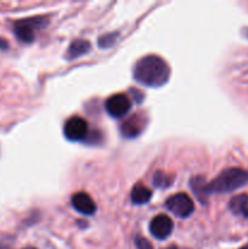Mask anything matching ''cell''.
Instances as JSON below:
<instances>
[{"label": "cell", "instance_id": "7a4b0ae2", "mask_svg": "<svg viewBox=\"0 0 248 249\" xmlns=\"http://www.w3.org/2000/svg\"><path fill=\"white\" fill-rule=\"evenodd\" d=\"M248 184V172L240 168L223 170L215 179L207 184V194H228Z\"/></svg>", "mask_w": 248, "mask_h": 249}, {"label": "cell", "instance_id": "52a82bcc", "mask_svg": "<svg viewBox=\"0 0 248 249\" xmlns=\"http://www.w3.org/2000/svg\"><path fill=\"white\" fill-rule=\"evenodd\" d=\"M173 229H174V225H173L172 219L165 214H158L150 223L151 235L157 240H165L169 237Z\"/></svg>", "mask_w": 248, "mask_h": 249}, {"label": "cell", "instance_id": "7c38bea8", "mask_svg": "<svg viewBox=\"0 0 248 249\" xmlns=\"http://www.w3.org/2000/svg\"><path fill=\"white\" fill-rule=\"evenodd\" d=\"M151 197H152V192H151V190L141 184H138L136 186H134L133 190H131L130 198L134 204L147 203V202L151 199Z\"/></svg>", "mask_w": 248, "mask_h": 249}, {"label": "cell", "instance_id": "5bb4252c", "mask_svg": "<svg viewBox=\"0 0 248 249\" xmlns=\"http://www.w3.org/2000/svg\"><path fill=\"white\" fill-rule=\"evenodd\" d=\"M153 185L158 189H165V187H169L172 184V179L169 178V175L164 174L163 172H156L153 175Z\"/></svg>", "mask_w": 248, "mask_h": 249}, {"label": "cell", "instance_id": "8992f818", "mask_svg": "<svg viewBox=\"0 0 248 249\" xmlns=\"http://www.w3.org/2000/svg\"><path fill=\"white\" fill-rule=\"evenodd\" d=\"M88 123L82 117H71L65 124L63 133L65 136L71 141H82L88 136Z\"/></svg>", "mask_w": 248, "mask_h": 249}, {"label": "cell", "instance_id": "277c9868", "mask_svg": "<svg viewBox=\"0 0 248 249\" xmlns=\"http://www.w3.org/2000/svg\"><path fill=\"white\" fill-rule=\"evenodd\" d=\"M165 207L177 218H189L195 212L194 202L186 194H177L169 197L165 202Z\"/></svg>", "mask_w": 248, "mask_h": 249}, {"label": "cell", "instance_id": "9a60e30c", "mask_svg": "<svg viewBox=\"0 0 248 249\" xmlns=\"http://www.w3.org/2000/svg\"><path fill=\"white\" fill-rule=\"evenodd\" d=\"M117 34L114 33H109V34H105V36H100L99 39V46L102 49H107L109 46L113 45L117 40Z\"/></svg>", "mask_w": 248, "mask_h": 249}, {"label": "cell", "instance_id": "8fae6325", "mask_svg": "<svg viewBox=\"0 0 248 249\" xmlns=\"http://www.w3.org/2000/svg\"><path fill=\"white\" fill-rule=\"evenodd\" d=\"M89 50H90L89 41L84 40V39H77V40H74L70 45L67 53H66V57H67L68 60H74V58H78L79 56L87 53Z\"/></svg>", "mask_w": 248, "mask_h": 249}, {"label": "cell", "instance_id": "2e32d148", "mask_svg": "<svg viewBox=\"0 0 248 249\" xmlns=\"http://www.w3.org/2000/svg\"><path fill=\"white\" fill-rule=\"evenodd\" d=\"M135 245H136V248H138V249H153L152 245H151V243L143 237L136 238Z\"/></svg>", "mask_w": 248, "mask_h": 249}, {"label": "cell", "instance_id": "3957f363", "mask_svg": "<svg viewBox=\"0 0 248 249\" xmlns=\"http://www.w3.org/2000/svg\"><path fill=\"white\" fill-rule=\"evenodd\" d=\"M44 18L41 17H33V18H23L16 21L14 23V33L19 41L24 44H29L35 38V29L44 23Z\"/></svg>", "mask_w": 248, "mask_h": 249}, {"label": "cell", "instance_id": "44dd1931", "mask_svg": "<svg viewBox=\"0 0 248 249\" xmlns=\"http://www.w3.org/2000/svg\"><path fill=\"white\" fill-rule=\"evenodd\" d=\"M24 249H34V248H32V247H28V248H24Z\"/></svg>", "mask_w": 248, "mask_h": 249}, {"label": "cell", "instance_id": "ffe728a7", "mask_svg": "<svg viewBox=\"0 0 248 249\" xmlns=\"http://www.w3.org/2000/svg\"><path fill=\"white\" fill-rule=\"evenodd\" d=\"M0 249H5V247L2 245H0Z\"/></svg>", "mask_w": 248, "mask_h": 249}, {"label": "cell", "instance_id": "30bf717a", "mask_svg": "<svg viewBox=\"0 0 248 249\" xmlns=\"http://www.w3.org/2000/svg\"><path fill=\"white\" fill-rule=\"evenodd\" d=\"M229 208L235 215L248 218V195L242 194L232 197L229 202Z\"/></svg>", "mask_w": 248, "mask_h": 249}, {"label": "cell", "instance_id": "ac0fdd59", "mask_svg": "<svg viewBox=\"0 0 248 249\" xmlns=\"http://www.w3.org/2000/svg\"><path fill=\"white\" fill-rule=\"evenodd\" d=\"M167 249H177V247H174V246H173V247H169V248H167Z\"/></svg>", "mask_w": 248, "mask_h": 249}, {"label": "cell", "instance_id": "d6986e66", "mask_svg": "<svg viewBox=\"0 0 248 249\" xmlns=\"http://www.w3.org/2000/svg\"><path fill=\"white\" fill-rule=\"evenodd\" d=\"M241 249H248V246H245V247H242Z\"/></svg>", "mask_w": 248, "mask_h": 249}, {"label": "cell", "instance_id": "ba28073f", "mask_svg": "<svg viewBox=\"0 0 248 249\" xmlns=\"http://www.w3.org/2000/svg\"><path fill=\"white\" fill-rule=\"evenodd\" d=\"M72 206L79 213L84 215H92L96 212V204L91 197L85 192H78L72 197Z\"/></svg>", "mask_w": 248, "mask_h": 249}, {"label": "cell", "instance_id": "e0dca14e", "mask_svg": "<svg viewBox=\"0 0 248 249\" xmlns=\"http://www.w3.org/2000/svg\"><path fill=\"white\" fill-rule=\"evenodd\" d=\"M7 48H9V43L0 36V50H7Z\"/></svg>", "mask_w": 248, "mask_h": 249}, {"label": "cell", "instance_id": "5b68a950", "mask_svg": "<svg viewBox=\"0 0 248 249\" xmlns=\"http://www.w3.org/2000/svg\"><path fill=\"white\" fill-rule=\"evenodd\" d=\"M105 107L109 116L113 118H121L130 111L131 101L126 95L114 94L107 99Z\"/></svg>", "mask_w": 248, "mask_h": 249}, {"label": "cell", "instance_id": "6da1fadb", "mask_svg": "<svg viewBox=\"0 0 248 249\" xmlns=\"http://www.w3.org/2000/svg\"><path fill=\"white\" fill-rule=\"evenodd\" d=\"M134 79L150 88H159L168 82L170 68L162 57L147 55L141 57L134 66Z\"/></svg>", "mask_w": 248, "mask_h": 249}, {"label": "cell", "instance_id": "9c48e42d", "mask_svg": "<svg viewBox=\"0 0 248 249\" xmlns=\"http://www.w3.org/2000/svg\"><path fill=\"white\" fill-rule=\"evenodd\" d=\"M121 134L123 138L126 139H134L142 131V122H141L140 117L133 116L125 122L121 124Z\"/></svg>", "mask_w": 248, "mask_h": 249}, {"label": "cell", "instance_id": "4fadbf2b", "mask_svg": "<svg viewBox=\"0 0 248 249\" xmlns=\"http://www.w3.org/2000/svg\"><path fill=\"white\" fill-rule=\"evenodd\" d=\"M190 186L191 190L195 192V195L197 196V198L201 202H206L207 196V182L203 178L201 177H195L190 180Z\"/></svg>", "mask_w": 248, "mask_h": 249}]
</instances>
